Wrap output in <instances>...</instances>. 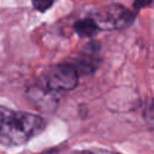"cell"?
Instances as JSON below:
<instances>
[{"label": "cell", "instance_id": "7", "mask_svg": "<svg viewBox=\"0 0 154 154\" xmlns=\"http://www.w3.org/2000/svg\"><path fill=\"white\" fill-rule=\"evenodd\" d=\"M53 4H54V1H42V0H35V1H32L31 2V6L37 11V12H46L51 6H53Z\"/></svg>", "mask_w": 154, "mask_h": 154}, {"label": "cell", "instance_id": "4", "mask_svg": "<svg viewBox=\"0 0 154 154\" xmlns=\"http://www.w3.org/2000/svg\"><path fill=\"white\" fill-rule=\"evenodd\" d=\"M69 61L78 72L79 76H87L94 73L101 61V46L96 40H89L72 59L66 60Z\"/></svg>", "mask_w": 154, "mask_h": 154}, {"label": "cell", "instance_id": "3", "mask_svg": "<svg viewBox=\"0 0 154 154\" xmlns=\"http://www.w3.org/2000/svg\"><path fill=\"white\" fill-rule=\"evenodd\" d=\"M88 14L94 19L95 24L99 28V31H103L124 30L129 28L134 23L137 12L122 4L114 2L94 10Z\"/></svg>", "mask_w": 154, "mask_h": 154}, {"label": "cell", "instance_id": "1", "mask_svg": "<svg viewBox=\"0 0 154 154\" xmlns=\"http://www.w3.org/2000/svg\"><path fill=\"white\" fill-rule=\"evenodd\" d=\"M46 129V120L35 113L0 106V146L19 147Z\"/></svg>", "mask_w": 154, "mask_h": 154}, {"label": "cell", "instance_id": "8", "mask_svg": "<svg viewBox=\"0 0 154 154\" xmlns=\"http://www.w3.org/2000/svg\"><path fill=\"white\" fill-rule=\"evenodd\" d=\"M37 154H60L59 150L57 148H49V149H46L41 153H37Z\"/></svg>", "mask_w": 154, "mask_h": 154}, {"label": "cell", "instance_id": "5", "mask_svg": "<svg viewBox=\"0 0 154 154\" xmlns=\"http://www.w3.org/2000/svg\"><path fill=\"white\" fill-rule=\"evenodd\" d=\"M72 28H73V31H75L79 37H82V38H90V40H91V38L99 32L97 25L95 24L94 19H93L89 14L84 16L83 18L77 19V20L73 23Z\"/></svg>", "mask_w": 154, "mask_h": 154}, {"label": "cell", "instance_id": "2", "mask_svg": "<svg viewBox=\"0 0 154 154\" xmlns=\"http://www.w3.org/2000/svg\"><path fill=\"white\" fill-rule=\"evenodd\" d=\"M79 77L76 69L69 61H64L43 69L35 84L51 94L60 96L61 93L73 90L79 83Z\"/></svg>", "mask_w": 154, "mask_h": 154}, {"label": "cell", "instance_id": "6", "mask_svg": "<svg viewBox=\"0 0 154 154\" xmlns=\"http://www.w3.org/2000/svg\"><path fill=\"white\" fill-rule=\"evenodd\" d=\"M70 154H122V153L108 150V149H102V148H89V149L75 150V152H71Z\"/></svg>", "mask_w": 154, "mask_h": 154}]
</instances>
